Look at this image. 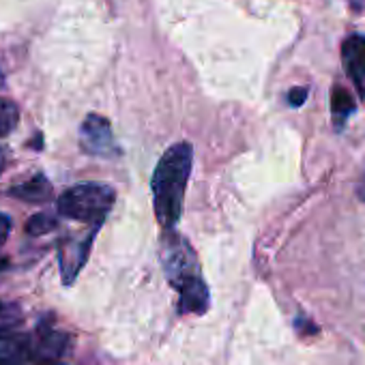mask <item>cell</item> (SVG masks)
I'll return each mask as SVG.
<instances>
[{
	"mask_svg": "<svg viewBox=\"0 0 365 365\" xmlns=\"http://www.w3.org/2000/svg\"><path fill=\"white\" fill-rule=\"evenodd\" d=\"M194 168V148L187 142H178L170 146L159 163L155 165L150 190H153V207L155 217L163 230H174L182 213V200H185L187 182Z\"/></svg>",
	"mask_w": 365,
	"mask_h": 365,
	"instance_id": "1",
	"label": "cell"
},
{
	"mask_svg": "<svg viewBox=\"0 0 365 365\" xmlns=\"http://www.w3.org/2000/svg\"><path fill=\"white\" fill-rule=\"evenodd\" d=\"M163 269L172 288L178 292L180 314H205L209 309L211 294L200 275L196 254L174 230H165L163 235Z\"/></svg>",
	"mask_w": 365,
	"mask_h": 365,
	"instance_id": "2",
	"label": "cell"
},
{
	"mask_svg": "<svg viewBox=\"0 0 365 365\" xmlns=\"http://www.w3.org/2000/svg\"><path fill=\"white\" fill-rule=\"evenodd\" d=\"M114 200L116 192L106 182H80V185H73L63 192L56 202V209L58 215L67 220L101 226L108 213L112 211Z\"/></svg>",
	"mask_w": 365,
	"mask_h": 365,
	"instance_id": "3",
	"label": "cell"
},
{
	"mask_svg": "<svg viewBox=\"0 0 365 365\" xmlns=\"http://www.w3.org/2000/svg\"><path fill=\"white\" fill-rule=\"evenodd\" d=\"M80 146L88 155L97 157H114L118 155V146L114 142V133L110 120L99 114H88L80 127Z\"/></svg>",
	"mask_w": 365,
	"mask_h": 365,
	"instance_id": "4",
	"label": "cell"
},
{
	"mask_svg": "<svg viewBox=\"0 0 365 365\" xmlns=\"http://www.w3.org/2000/svg\"><path fill=\"white\" fill-rule=\"evenodd\" d=\"M97 230H99V226H93L91 232H86L84 237H73V239H67V241L61 243V250H58L61 275H63V282L67 286L73 284V279L78 277V273L86 264Z\"/></svg>",
	"mask_w": 365,
	"mask_h": 365,
	"instance_id": "5",
	"label": "cell"
},
{
	"mask_svg": "<svg viewBox=\"0 0 365 365\" xmlns=\"http://www.w3.org/2000/svg\"><path fill=\"white\" fill-rule=\"evenodd\" d=\"M341 65L365 101V35L354 33L341 43Z\"/></svg>",
	"mask_w": 365,
	"mask_h": 365,
	"instance_id": "6",
	"label": "cell"
},
{
	"mask_svg": "<svg viewBox=\"0 0 365 365\" xmlns=\"http://www.w3.org/2000/svg\"><path fill=\"white\" fill-rule=\"evenodd\" d=\"M35 354V337L22 333H0V365H26Z\"/></svg>",
	"mask_w": 365,
	"mask_h": 365,
	"instance_id": "7",
	"label": "cell"
},
{
	"mask_svg": "<svg viewBox=\"0 0 365 365\" xmlns=\"http://www.w3.org/2000/svg\"><path fill=\"white\" fill-rule=\"evenodd\" d=\"M52 182L46 178V174H35L31 180L20 182V185H14L9 190V196L22 200V202H31V205H43L52 198Z\"/></svg>",
	"mask_w": 365,
	"mask_h": 365,
	"instance_id": "8",
	"label": "cell"
},
{
	"mask_svg": "<svg viewBox=\"0 0 365 365\" xmlns=\"http://www.w3.org/2000/svg\"><path fill=\"white\" fill-rule=\"evenodd\" d=\"M354 110H356V106H354L352 95H350L341 84H335L333 91H331V114H333L335 129H341L344 123L348 120V116H350Z\"/></svg>",
	"mask_w": 365,
	"mask_h": 365,
	"instance_id": "9",
	"label": "cell"
},
{
	"mask_svg": "<svg viewBox=\"0 0 365 365\" xmlns=\"http://www.w3.org/2000/svg\"><path fill=\"white\" fill-rule=\"evenodd\" d=\"M20 120V110L11 99L0 97V138L9 135Z\"/></svg>",
	"mask_w": 365,
	"mask_h": 365,
	"instance_id": "10",
	"label": "cell"
},
{
	"mask_svg": "<svg viewBox=\"0 0 365 365\" xmlns=\"http://www.w3.org/2000/svg\"><path fill=\"white\" fill-rule=\"evenodd\" d=\"M56 226H58L56 217H52V215H48V213H37V215H33V217L26 222V232H29L31 237H43V235L52 232Z\"/></svg>",
	"mask_w": 365,
	"mask_h": 365,
	"instance_id": "11",
	"label": "cell"
},
{
	"mask_svg": "<svg viewBox=\"0 0 365 365\" xmlns=\"http://www.w3.org/2000/svg\"><path fill=\"white\" fill-rule=\"evenodd\" d=\"M20 320H22V314L18 305L0 301V333H9L14 327L20 324Z\"/></svg>",
	"mask_w": 365,
	"mask_h": 365,
	"instance_id": "12",
	"label": "cell"
},
{
	"mask_svg": "<svg viewBox=\"0 0 365 365\" xmlns=\"http://www.w3.org/2000/svg\"><path fill=\"white\" fill-rule=\"evenodd\" d=\"M305 99H307V88H303V86H297L288 93V103L292 108H301L305 103Z\"/></svg>",
	"mask_w": 365,
	"mask_h": 365,
	"instance_id": "13",
	"label": "cell"
},
{
	"mask_svg": "<svg viewBox=\"0 0 365 365\" xmlns=\"http://www.w3.org/2000/svg\"><path fill=\"white\" fill-rule=\"evenodd\" d=\"M9 232H11V220H9L5 213H0V247L5 245Z\"/></svg>",
	"mask_w": 365,
	"mask_h": 365,
	"instance_id": "14",
	"label": "cell"
},
{
	"mask_svg": "<svg viewBox=\"0 0 365 365\" xmlns=\"http://www.w3.org/2000/svg\"><path fill=\"white\" fill-rule=\"evenodd\" d=\"M5 165H7V150H5L3 146H0V174H3Z\"/></svg>",
	"mask_w": 365,
	"mask_h": 365,
	"instance_id": "15",
	"label": "cell"
},
{
	"mask_svg": "<svg viewBox=\"0 0 365 365\" xmlns=\"http://www.w3.org/2000/svg\"><path fill=\"white\" fill-rule=\"evenodd\" d=\"M37 365H65V363L61 359H39Z\"/></svg>",
	"mask_w": 365,
	"mask_h": 365,
	"instance_id": "16",
	"label": "cell"
},
{
	"mask_svg": "<svg viewBox=\"0 0 365 365\" xmlns=\"http://www.w3.org/2000/svg\"><path fill=\"white\" fill-rule=\"evenodd\" d=\"M356 194H359V198L365 202V176H363V180H361V185H359V192H356Z\"/></svg>",
	"mask_w": 365,
	"mask_h": 365,
	"instance_id": "17",
	"label": "cell"
},
{
	"mask_svg": "<svg viewBox=\"0 0 365 365\" xmlns=\"http://www.w3.org/2000/svg\"><path fill=\"white\" fill-rule=\"evenodd\" d=\"M3 88H5V76L0 73V91H3Z\"/></svg>",
	"mask_w": 365,
	"mask_h": 365,
	"instance_id": "18",
	"label": "cell"
},
{
	"mask_svg": "<svg viewBox=\"0 0 365 365\" xmlns=\"http://www.w3.org/2000/svg\"><path fill=\"white\" fill-rule=\"evenodd\" d=\"M7 267V260H3V258H0V271H3Z\"/></svg>",
	"mask_w": 365,
	"mask_h": 365,
	"instance_id": "19",
	"label": "cell"
}]
</instances>
